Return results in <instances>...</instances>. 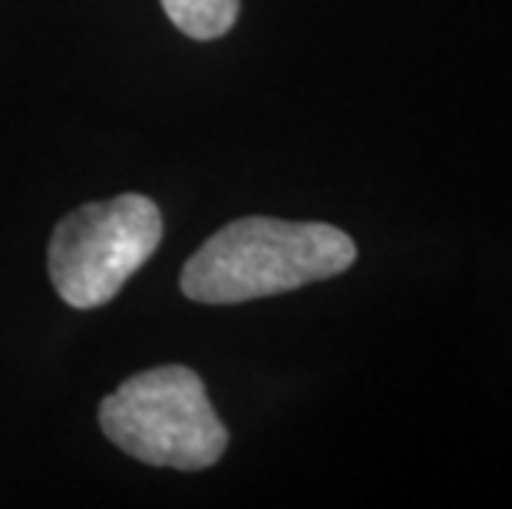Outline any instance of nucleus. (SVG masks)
<instances>
[{
	"label": "nucleus",
	"instance_id": "1",
	"mask_svg": "<svg viewBox=\"0 0 512 509\" xmlns=\"http://www.w3.org/2000/svg\"><path fill=\"white\" fill-rule=\"evenodd\" d=\"M354 258V238L334 225L245 215L185 262L179 285L199 305H242L344 275Z\"/></svg>",
	"mask_w": 512,
	"mask_h": 509
},
{
	"label": "nucleus",
	"instance_id": "2",
	"mask_svg": "<svg viewBox=\"0 0 512 509\" xmlns=\"http://www.w3.org/2000/svg\"><path fill=\"white\" fill-rule=\"evenodd\" d=\"M100 427L123 453L166 470H209L228 450L205 381L192 367L169 364L129 377L100 404Z\"/></svg>",
	"mask_w": 512,
	"mask_h": 509
},
{
	"label": "nucleus",
	"instance_id": "3",
	"mask_svg": "<svg viewBox=\"0 0 512 509\" xmlns=\"http://www.w3.org/2000/svg\"><path fill=\"white\" fill-rule=\"evenodd\" d=\"M162 242V212L149 196L90 202L57 222L47 248V272L57 295L76 311L113 301Z\"/></svg>",
	"mask_w": 512,
	"mask_h": 509
},
{
	"label": "nucleus",
	"instance_id": "4",
	"mask_svg": "<svg viewBox=\"0 0 512 509\" xmlns=\"http://www.w3.org/2000/svg\"><path fill=\"white\" fill-rule=\"evenodd\" d=\"M166 17L192 40H219L235 27L242 0H159Z\"/></svg>",
	"mask_w": 512,
	"mask_h": 509
}]
</instances>
